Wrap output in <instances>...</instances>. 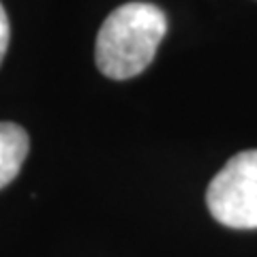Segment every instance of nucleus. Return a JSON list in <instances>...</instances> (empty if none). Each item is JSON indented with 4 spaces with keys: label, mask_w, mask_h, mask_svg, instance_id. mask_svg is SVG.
<instances>
[{
    "label": "nucleus",
    "mask_w": 257,
    "mask_h": 257,
    "mask_svg": "<svg viewBox=\"0 0 257 257\" xmlns=\"http://www.w3.org/2000/svg\"><path fill=\"white\" fill-rule=\"evenodd\" d=\"M9 39H11V26H9V18L3 3H0V64L5 60V54L9 50Z\"/></svg>",
    "instance_id": "nucleus-4"
},
{
    "label": "nucleus",
    "mask_w": 257,
    "mask_h": 257,
    "mask_svg": "<svg viewBox=\"0 0 257 257\" xmlns=\"http://www.w3.org/2000/svg\"><path fill=\"white\" fill-rule=\"evenodd\" d=\"M28 150L30 140L24 126L15 122H0V189L18 178Z\"/></svg>",
    "instance_id": "nucleus-3"
},
{
    "label": "nucleus",
    "mask_w": 257,
    "mask_h": 257,
    "mask_svg": "<svg viewBox=\"0 0 257 257\" xmlns=\"http://www.w3.org/2000/svg\"><path fill=\"white\" fill-rule=\"evenodd\" d=\"M208 210L221 225L234 229L257 227V150L231 157L206 191Z\"/></svg>",
    "instance_id": "nucleus-2"
},
{
    "label": "nucleus",
    "mask_w": 257,
    "mask_h": 257,
    "mask_svg": "<svg viewBox=\"0 0 257 257\" xmlns=\"http://www.w3.org/2000/svg\"><path fill=\"white\" fill-rule=\"evenodd\" d=\"M167 32V18L157 5L126 3L114 9L96 35L94 60L109 79H131L155 60Z\"/></svg>",
    "instance_id": "nucleus-1"
}]
</instances>
